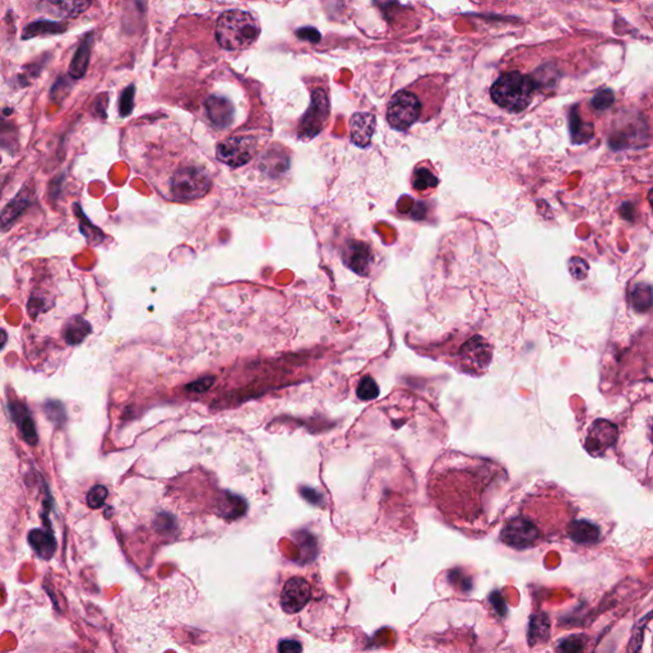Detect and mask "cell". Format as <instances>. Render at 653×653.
<instances>
[{
	"label": "cell",
	"mask_w": 653,
	"mask_h": 653,
	"mask_svg": "<svg viewBox=\"0 0 653 653\" xmlns=\"http://www.w3.org/2000/svg\"><path fill=\"white\" fill-rule=\"evenodd\" d=\"M94 44V34L89 32L81 41L77 52L70 61L69 74L74 79L82 78L87 72L88 64L91 59V50Z\"/></svg>",
	"instance_id": "cell-16"
},
{
	"label": "cell",
	"mask_w": 653,
	"mask_h": 653,
	"mask_svg": "<svg viewBox=\"0 0 653 653\" xmlns=\"http://www.w3.org/2000/svg\"><path fill=\"white\" fill-rule=\"evenodd\" d=\"M32 197H34V188L30 189L28 185H25V188L18 193L17 195L9 202L8 206L4 207L1 212V226L3 230L14 222L21 215L26 212L27 208L32 204Z\"/></svg>",
	"instance_id": "cell-14"
},
{
	"label": "cell",
	"mask_w": 653,
	"mask_h": 653,
	"mask_svg": "<svg viewBox=\"0 0 653 653\" xmlns=\"http://www.w3.org/2000/svg\"><path fill=\"white\" fill-rule=\"evenodd\" d=\"M653 618V611L648 612L645 617L641 619L638 623H636L633 630H632V636L629 639V645H628V652L629 653H638L641 647H642V643H643V633H645V627L648 624V621Z\"/></svg>",
	"instance_id": "cell-25"
},
{
	"label": "cell",
	"mask_w": 653,
	"mask_h": 653,
	"mask_svg": "<svg viewBox=\"0 0 653 653\" xmlns=\"http://www.w3.org/2000/svg\"><path fill=\"white\" fill-rule=\"evenodd\" d=\"M91 1H43L37 7L43 12L64 18H77L91 7Z\"/></svg>",
	"instance_id": "cell-15"
},
{
	"label": "cell",
	"mask_w": 653,
	"mask_h": 653,
	"mask_svg": "<svg viewBox=\"0 0 653 653\" xmlns=\"http://www.w3.org/2000/svg\"><path fill=\"white\" fill-rule=\"evenodd\" d=\"M30 544L39 557L45 560L52 559L56 549V542L52 533L41 530H34L30 533Z\"/></svg>",
	"instance_id": "cell-19"
},
{
	"label": "cell",
	"mask_w": 653,
	"mask_h": 653,
	"mask_svg": "<svg viewBox=\"0 0 653 653\" xmlns=\"http://www.w3.org/2000/svg\"><path fill=\"white\" fill-rule=\"evenodd\" d=\"M630 301L636 312H647L653 304L652 288L647 283H636L630 292Z\"/></svg>",
	"instance_id": "cell-23"
},
{
	"label": "cell",
	"mask_w": 653,
	"mask_h": 653,
	"mask_svg": "<svg viewBox=\"0 0 653 653\" xmlns=\"http://www.w3.org/2000/svg\"><path fill=\"white\" fill-rule=\"evenodd\" d=\"M537 85L532 76L518 70L500 74L490 88L493 101L509 113H521L531 105Z\"/></svg>",
	"instance_id": "cell-3"
},
{
	"label": "cell",
	"mask_w": 653,
	"mask_h": 653,
	"mask_svg": "<svg viewBox=\"0 0 653 653\" xmlns=\"http://www.w3.org/2000/svg\"><path fill=\"white\" fill-rule=\"evenodd\" d=\"M505 482L504 469L495 462L449 452L430 471L427 493L447 522L478 532L488 527L490 503Z\"/></svg>",
	"instance_id": "cell-1"
},
{
	"label": "cell",
	"mask_w": 653,
	"mask_h": 653,
	"mask_svg": "<svg viewBox=\"0 0 653 653\" xmlns=\"http://www.w3.org/2000/svg\"><path fill=\"white\" fill-rule=\"evenodd\" d=\"M297 36L300 39V40H305L308 43H313V44H318L321 41V34L318 32L317 28H312V27H303V28H299L297 31Z\"/></svg>",
	"instance_id": "cell-32"
},
{
	"label": "cell",
	"mask_w": 653,
	"mask_h": 653,
	"mask_svg": "<svg viewBox=\"0 0 653 653\" xmlns=\"http://www.w3.org/2000/svg\"><path fill=\"white\" fill-rule=\"evenodd\" d=\"M303 647L297 641H281L279 645V653H301Z\"/></svg>",
	"instance_id": "cell-33"
},
{
	"label": "cell",
	"mask_w": 653,
	"mask_h": 653,
	"mask_svg": "<svg viewBox=\"0 0 653 653\" xmlns=\"http://www.w3.org/2000/svg\"><path fill=\"white\" fill-rule=\"evenodd\" d=\"M208 173L198 165L176 169L170 179V193L175 201H193L204 197L211 189Z\"/></svg>",
	"instance_id": "cell-4"
},
{
	"label": "cell",
	"mask_w": 653,
	"mask_h": 653,
	"mask_svg": "<svg viewBox=\"0 0 653 653\" xmlns=\"http://www.w3.org/2000/svg\"><path fill=\"white\" fill-rule=\"evenodd\" d=\"M378 393H379V388L370 376L364 378L361 381V383L358 384V387H357V396H358L360 400H364V401L373 400L378 396Z\"/></svg>",
	"instance_id": "cell-28"
},
{
	"label": "cell",
	"mask_w": 653,
	"mask_h": 653,
	"mask_svg": "<svg viewBox=\"0 0 653 653\" xmlns=\"http://www.w3.org/2000/svg\"><path fill=\"white\" fill-rule=\"evenodd\" d=\"M550 621L545 614H535L530 619L528 627V642L530 645L544 643L549 639Z\"/></svg>",
	"instance_id": "cell-20"
},
{
	"label": "cell",
	"mask_w": 653,
	"mask_h": 653,
	"mask_svg": "<svg viewBox=\"0 0 653 653\" xmlns=\"http://www.w3.org/2000/svg\"><path fill=\"white\" fill-rule=\"evenodd\" d=\"M587 643V636L584 634H575L566 636L559 642L557 653H582Z\"/></svg>",
	"instance_id": "cell-26"
},
{
	"label": "cell",
	"mask_w": 653,
	"mask_h": 653,
	"mask_svg": "<svg viewBox=\"0 0 653 653\" xmlns=\"http://www.w3.org/2000/svg\"><path fill=\"white\" fill-rule=\"evenodd\" d=\"M67 26L63 25L61 22H54V21H36L30 23L28 26L25 27L23 30V39H32L36 36L40 35H55V34H61L65 31Z\"/></svg>",
	"instance_id": "cell-21"
},
{
	"label": "cell",
	"mask_w": 653,
	"mask_h": 653,
	"mask_svg": "<svg viewBox=\"0 0 653 653\" xmlns=\"http://www.w3.org/2000/svg\"><path fill=\"white\" fill-rule=\"evenodd\" d=\"M312 586L301 578L292 577L283 586L281 592V606L288 614H297L312 600Z\"/></svg>",
	"instance_id": "cell-9"
},
{
	"label": "cell",
	"mask_w": 653,
	"mask_h": 653,
	"mask_svg": "<svg viewBox=\"0 0 653 653\" xmlns=\"http://www.w3.org/2000/svg\"><path fill=\"white\" fill-rule=\"evenodd\" d=\"M588 270H590V267H588V263L579 258V257H573L570 261H569V272L570 275L575 277V279H584L587 277L588 275Z\"/></svg>",
	"instance_id": "cell-30"
},
{
	"label": "cell",
	"mask_w": 653,
	"mask_h": 653,
	"mask_svg": "<svg viewBox=\"0 0 653 653\" xmlns=\"http://www.w3.org/2000/svg\"><path fill=\"white\" fill-rule=\"evenodd\" d=\"M421 118L422 103L411 87L396 92L387 106V120L396 131H407Z\"/></svg>",
	"instance_id": "cell-5"
},
{
	"label": "cell",
	"mask_w": 653,
	"mask_h": 653,
	"mask_svg": "<svg viewBox=\"0 0 653 653\" xmlns=\"http://www.w3.org/2000/svg\"><path fill=\"white\" fill-rule=\"evenodd\" d=\"M259 164L266 174L276 176L288 170V158L286 156H281L279 153L276 157V152H267L264 156L261 157Z\"/></svg>",
	"instance_id": "cell-24"
},
{
	"label": "cell",
	"mask_w": 653,
	"mask_h": 653,
	"mask_svg": "<svg viewBox=\"0 0 653 653\" xmlns=\"http://www.w3.org/2000/svg\"><path fill=\"white\" fill-rule=\"evenodd\" d=\"M502 540L513 549L532 548L541 539L539 526L526 514H518L509 518L502 530Z\"/></svg>",
	"instance_id": "cell-7"
},
{
	"label": "cell",
	"mask_w": 653,
	"mask_h": 653,
	"mask_svg": "<svg viewBox=\"0 0 653 653\" xmlns=\"http://www.w3.org/2000/svg\"><path fill=\"white\" fill-rule=\"evenodd\" d=\"M650 427H651V434H652V442H653V420H652V424H650Z\"/></svg>",
	"instance_id": "cell-35"
},
{
	"label": "cell",
	"mask_w": 653,
	"mask_h": 653,
	"mask_svg": "<svg viewBox=\"0 0 653 653\" xmlns=\"http://www.w3.org/2000/svg\"><path fill=\"white\" fill-rule=\"evenodd\" d=\"M568 535L575 544H596L601 537L600 528L588 521H573L568 527Z\"/></svg>",
	"instance_id": "cell-17"
},
{
	"label": "cell",
	"mask_w": 653,
	"mask_h": 653,
	"mask_svg": "<svg viewBox=\"0 0 653 653\" xmlns=\"http://www.w3.org/2000/svg\"><path fill=\"white\" fill-rule=\"evenodd\" d=\"M106 497H107V490L101 485H96L91 489L88 494V505L92 508H100L101 505H104Z\"/></svg>",
	"instance_id": "cell-31"
},
{
	"label": "cell",
	"mask_w": 653,
	"mask_h": 653,
	"mask_svg": "<svg viewBox=\"0 0 653 653\" xmlns=\"http://www.w3.org/2000/svg\"><path fill=\"white\" fill-rule=\"evenodd\" d=\"M648 201H650L651 208H652L653 211V189L651 191V192H650V194H648Z\"/></svg>",
	"instance_id": "cell-34"
},
{
	"label": "cell",
	"mask_w": 653,
	"mask_h": 653,
	"mask_svg": "<svg viewBox=\"0 0 653 653\" xmlns=\"http://www.w3.org/2000/svg\"><path fill=\"white\" fill-rule=\"evenodd\" d=\"M310 97V105L299 124V140H310L321 134L331 113V103L325 89L315 88Z\"/></svg>",
	"instance_id": "cell-6"
},
{
	"label": "cell",
	"mask_w": 653,
	"mask_h": 653,
	"mask_svg": "<svg viewBox=\"0 0 653 653\" xmlns=\"http://www.w3.org/2000/svg\"><path fill=\"white\" fill-rule=\"evenodd\" d=\"M618 427L608 420H596L586 438V451L593 457L602 456L615 445L618 439Z\"/></svg>",
	"instance_id": "cell-10"
},
{
	"label": "cell",
	"mask_w": 653,
	"mask_h": 653,
	"mask_svg": "<svg viewBox=\"0 0 653 653\" xmlns=\"http://www.w3.org/2000/svg\"><path fill=\"white\" fill-rule=\"evenodd\" d=\"M569 128L570 137L575 144L587 143L593 137V125L591 122H584L581 114L577 111V106L569 114Z\"/></svg>",
	"instance_id": "cell-18"
},
{
	"label": "cell",
	"mask_w": 653,
	"mask_h": 653,
	"mask_svg": "<svg viewBox=\"0 0 653 653\" xmlns=\"http://www.w3.org/2000/svg\"><path fill=\"white\" fill-rule=\"evenodd\" d=\"M374 129L375 116L373 114H354L351 118V142L357 147L369 146Z\"/></svg>",
	"instance_id": "cell-13"
},
{
	"label": "cell",
	"mask_w": 653,
	"mask_h": 653,
	"mask_svg": "<svg viewBox=\"0 0 653 653\" xmlns=\"http://www.w3.org/2000/svg\"><path fill=\"white\" fill-rule=\"evenodd\" d=\"M615 101V95L614 92L609 89V88H603L601 91H599L597 94H595L591 100V105H592L593 109L597 110V111H603V110H608L611 105L614 104Z\"/></svg>",
	"instance_id": "cell-27"
},
{
	"label": "cell",
	"mask_w": 653,
	"mask_h": 653,
	"mask_svg": "<svg viewBox=\"0 0 653 653\" xmlns=\"http://www.w3.org/2000/svg\"><path fill=\"white\" fill-rule=\"evenodd\" d=\"M204 107L211 122L220 129L227 128L234 120V105L225 97L209 96L204 103Z\"/></svg>",
	"instance_id": "cell-12"
},
{
	"label": "cell",
	"mask_w": 653,
	"mask_h": 653,
	"mask_svg": "<svg viewBox=\"0 0 653 653\" xmlns=\"http://www.w3.org/2000/svg\"><path fill=\"white\" fill-rule=\"evenodd\" d=\"M261 27L249 12L231 9L224 12L216 22V40L228 52L250 47L259 37Z\"/></svg>",
	"instance_id": "cell-2"
},
{
	"label": "cell",
	"mask_w": 653,
	"mask_h": 653,
	"mask_svg": "<svg viewBox=\"0 0 653 653\" xmlns=\"http://www.w3.org/2000/svg\"><path fill=\"white\" fill-rule=\"evenodd\" d=\"M134 91L136 87L134 85H131L122 91V96L119 100V113L122 116H128L133 110V101H134Z\"/></svg>",
	"instance_id": "cell-29"
},
{
	"label": "cell",
	"mask_w": 653,
	"mask_h": 653,
	"mask_svg": "<svg viewBox=\"0 0 653 653\" xmlns=\"http://www.w3.org/2000/svg\"><path fill=\"white\" fill-rule=\"evenodd\" d=\"M343 261L347 264V267L355 270L358 275H366L373 261L372 248L356 240L347 242L343 250Z\"/></svg>",
	"instance_id": "cell-11"
},
{
	"label": "cell",
	"mask_w": 653,
	"mask_h": 653,
	"mask_svg": "<svg viewBox=\"0 0 653 653\" xmlns=\"http://www.w3.org/2000/svg\"><path fill=\"white\" fill-rule=\"evenodd\" d=\"M439 178L427 166H418L412 174V188L418 192H429L436 189Z\"/></svg>",
	"instance_id": "cell-22"
},
{
	"label": "cell",
	"mask_w": 653,
	"mask_h": 653,
	"mask_svg": "<svg viewBox=\"0 0 653 653\" xmlns=\"http://www.w3.org/2000/svg\"><path fill=\"white\" fill-rule=\"evenodd\" d=\"M257 152V140L253 136H235L221 142L216 157L222 164L237 169L249 164Z\"/></svg>",
	"instance_id": "cell-8"
}]
</instances>
